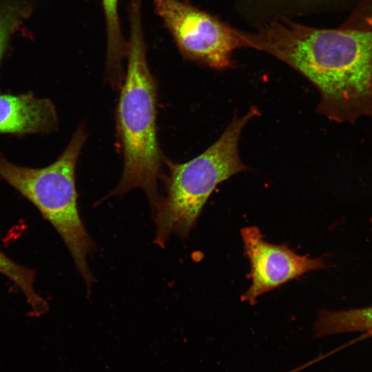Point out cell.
Listing matches in <instances>:
<instances>
[{"label": "cell", "mask_w": 372, "mask_h": 372, "mask_svg": "<svg viewBox=\"0 0 372 372\" xmlns=\"http://www.w3.org/2000/svg\"><path fill=\"white\" fill-rule=\"evenodd\" d=\"M247 47L285 62L318 89L320 113L339 123L372 117V31L272 22L245 33Z\"/></svg>", "instance_id": "6da1fadb"}, {"label": "cell", "mask_w": 372, "mask_h": 372, "mask_svg": "<svg viewBox=\"0 0 372 372\" xmlns=\"http://www.w3.org/2000/svg\"><path fill=\"white\" fill-rule=\"evenodd\" d=\"M141 6V0L130 1L127 68L116 110L124 166L121 178L110 195L139 188L154 209L161 199L157 183L162 176L163 156L156 136V83L147 61Z\"/></svg>", "instance_id": "7a4b0ae2"}, {"label": "cell", "mask_w": 372, "mask_h": 372, "mask_svg": "<svg viewBox=\"0 0 372 372\" xmlns=\"http://www.w3.org/2000/svg\"><path fill=\"white\" fill-rule=\"evenodd\" d=\"M258 114L255 106L241 117L236 114L213 145L186 163H175L163 157L169 176L166 196L153 209L156 244L164 247L172 234L187 238L216 186L248 169L240 158L238 141L246 123Z\"/></svg>", "instance_id": "3957f363"}, {"label": "cell", "mask_w": 372, "mask_h": 372, "mask_svg": "<svg viewBox=\"0 0 372 372\" xmlns=\"http://www.w3.org/2000/svg\"><path fill=\"white\" fill-rule=\"evenodd\" d=\"M86 138L84 127L79 126L64 152L43 168L19 166L0 154V178L30 200L54 228L90 288L94 279L87 258L95 247L80 217L75 186L76 165Z\"/></svg>", "instance_id": "277c9868"}, {"label": "cell", "mask_w": 372, "mask_h": 372, "mask_svg": "<svg viewBox=\"0 0 372 372\" xmlns=\"http://www.w3.org/2000/svg\"><path fill=\"white\" fill-rule=\"evenodd\" d=\"M155 10L185 59L216 70L232 66L244 33L180 0H154Z\"/></svg>", "instance_id": "5b68a950"}, {"label": "cell", "mask_w": 372, "mask_h": 372, "mask_svg": "<svg viewBox=\"0 0 372 372\" xmlns=\"http://www.w3.org/2000/svg\"><path fill=\"white\" fill-rule=\"evenodd\" d=\"M244 254L250 264L251 285L241 300L251 305L259 296L304 273L325 267L321 258L300 256L287 244L276 245L265 240L256 226L241 230Z\"/></svg>", "instance_id": "8992f818"}, {"label": "cell", "mask_w": 372, "mask_h": 372, "mask_svg": "<svg viewBox=\"0 0 372 372\" xmlns=\"http://www.w3.org/2000/svg\"><path fill=\"white\" fill-rule=\"evenodd\" d=\"M57 126L56 111L50 100L32 94L0 95V133H45Z\"/></svg>", "instance_id": "52a82bcc"}, {"label": "cell", "mask_w": 372, "mask_h": 372, "mask_svg": "<svg viewBox=\"0 0 372 372\" xmlns=\"http://www.w3.org/2000/svg\"><path fill=\"white\" fill-rule=\"evenodd\" d=\"M102 5L107 37L106 77L112 87L118 88L124 79L123 63L127 55L128 46L120 24L118 0H102Z\"/></svg>", "instance_id": "ba28073f"}, {"label": "cell", "mask_w": 372, "mask_h": 372, "mask_svg": "<svg viewBox=\"0 0 372 372\" xmlns=\"http://www.w3.org/2000/svg\"><path fill=\"white\" fill-rule=\"evenodd\" d=\"M356 331L372 332V307L340 311L322 310L314 323L316 338Z\"/></svg>", "instance_id": "9c48e42d"}, {"label": "cell", "mask_w": 372, "mask_h": 372, "mask_svg": "<svg viewBox=\"0 0 372 372\" xmlns=\"http://www.w3.org/2000/svg\"><path fill=\"white\" fill-rule=\"evenodd\" d=\"M0 273L10 280L22 292L34 316L45 314L49 309L46 300L35 289V271L19 264L0 250Z\"/></svg>", "instance_id": "30bf717a"}, {"label": "cell", "mask_w": 372, "mask_h": 372, "mask_svg": "<svg viewBox=\"0 0 372 372\" xmlns=\"http://www.w3.org/2000/svg\"><path fill=\"white\" fill-rule=\"evenodd\" d=\"M30 12L28 6L17 1L0 3V63L10 36Z\"/></svg>", "instance_id": "8fae6325"}, {"label": "cell", "mask_w": 372, "mask_h": 372, "mask_svg": "<svg viewBox=\"0 0 372 372\" xmlns=\"http://www.w3.org/2000/svg\"><path fill=\"white\" fill-rule=\"evenodd\" d=\"M358 22L354 23L351 28L364 29L372 31V0L364 6L359 13Z\"/></svg>", "instance_id": "7c38bea8"}, {"label": "cell", "mask_w": 372, "mask_h": 372, "mask_svg": "<svg viewBox=\"0 0 372 372\" xmlns=\"http://www.w3.org/2000/svg\"><path fill=\"white\" fill-rule=\"evenodd\" d=\"M371 221H372V218H371Z\"/></svg>", "instance_id": "4fadbf2b"}]
</instances>
